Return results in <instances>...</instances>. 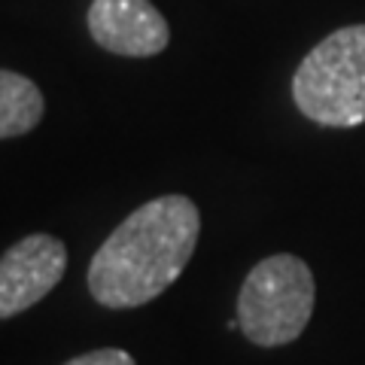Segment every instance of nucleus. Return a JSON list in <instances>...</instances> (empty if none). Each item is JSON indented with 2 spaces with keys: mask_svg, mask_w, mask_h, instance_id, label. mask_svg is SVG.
<instances>
[{
  "mask_svg": "<svg viewBox=\"0 0 365 365\" xmlns=\"http://www.w3.org/2000/svg\"><path fill=\"white\" fill-rule=\"evenodd\" d=\"M201 235L198 204L158 195L116 225L88 262V292L110 311L158 299L189 265Z\"/></svg>",
  "mask_w": 365,
  "mask_h": 365,
  "instance_id": "obj_1",
  "label": "nucleus"
},
{
  "mask_svg": "<svg viewBox=\"0 0 365 365\" xmlns=\"http://www.w3.org/2000/svg\"><path fill=\"white\" fill-rule=\"evenodd\" d=\"M292 101L304 119L326 128L365 122V25H347L319 40L292 76Z\"/></svg>",
  "mask_w": 365,
  "mask_h": 365,
  "instance_id": "obj_2",
  "label": "nucleus"
},
{
  "mask_svg": "<svg viewBox=\"0 0 365 365\" xmlns=\"http://www.w3.org/2000/svg\"><path fill=\"white\" fill-rule=\"evenodd\" d=\"M64 365H137L131 353H125L119 347H101V350H88L83 356L67 359Z\"/></svg>",
  "mask_w": 365,
  "mask_h": 365,
  "instance_id": "obj_7",
  "label": "nucleus"
},
{
  "mask_svg": "<svg viewBox=\"0 0 365 365\" xmlns=\"http://www.w3.org/2000/svg\"><path fill=\"white\" fill-rule=\"evenodd\" d=\"M43 113L46 101L34 79L16 71H0V140L34 131Z\"/></svg>",
  "mask_w": 365,
  "mask_h": 365,
  "instance_id": "obj_6",
  "label": "nucleus"
},
{
  "mask_svg": "<svg viewBox=\"0 0 365 365\" xmlns=\"http://www.w3.org/2000/svg\"><path fill=\"white\" fill-rule=\"evenodd\" d=\"M67 271V247L55 235H28L0 256V319L43 302Z\"/></svg>",
  "mask_w": 365,
  "mask_h": 365,
  "instance_id": "obj_4",
  "label": "nucleus"
},
{
  "mask_svg": "<svg viewBox=\"0 0 365 365\" xmlns=\"http://www.w3.org/2000/svg\"><path fill=\"white\" fill-rule=\"evenodd\" d=\"M86 21L101 49L125 58H153L170 43L168 21L150 0H91Z\"/></svg>",
  "mask_w": 365,
  "mask_h": 365,
  "instance_id": "obj_5",
  "label": "nucleus"
},
{
  "mask_svg": "<svg viewBox=\"0 0 365 365\" xmlns=\"http://www.w3.org/2000/svg\"><path fill=\"white\" fill-rule=\"evenodd\" d=\"M317 287L307 262L289 253L262 259L237 295V329L256 347H283L299 338L314 314Z\"/></svg>",
  "mask_w": 365,
  "mask_h": 365,
  "instance_id": "obj_3",
  "label": "nucleus"
}]
</instances>
